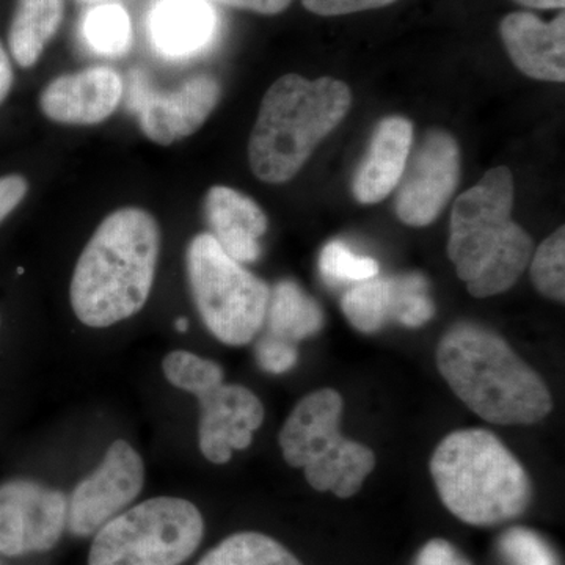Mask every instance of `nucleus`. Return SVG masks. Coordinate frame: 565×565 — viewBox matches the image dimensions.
<instances>
[{
  "label": "nucleus",
  "instance_id": "obj_23",
  "mask_svg": "<svg viewBox=\"0 0 565 565\" xmlns=\"http://www.w3.org/2000/svg\"><path fill=\"white\" fill-rule=\"evenodd\" d=\"M82 32L92 50L98 54L117 57L131 47V17L118 3H107L88 11Z\"/></svg>",
  "mask_w": 565,
  "mask_h": 565
},
{
  "label": "nucleus",
  "instance_id": "obj_30",
  "mask_svg": "<svg viewBox=\"0 0 565 565\" xmlns=\"http://www.w3.org/2000/svg\"><path fill=\"white\" fill-rule=\"evenodd\" d=\"M396 0H302L305 9L319 17H343L359 11L382 9Z\"/></svg>",
  "mask_w": 565,
  "mask_h": 565
},
{
  "label": "nucleus",
  "instance_id": "obj_25",
  "mask_svg": "<svg viewBox=\"0 0 565 565\" xmlns=\"http://www.w3.org/2000/svg\"><path fill=\"white\" fill-rule=\"evenodd\" d=\"M531 280L542 296L564 302L565 299V228L561 226L539 245L531 256Z\"/></svg>",
  "mask_w": 565,
  "mask_h": 565
},
{
  "label": "nucleus",
  "instance_id": "obj_33",
  "mask_svg": "<svg viewBox=\"0 0 565 565\" xmlns=\"http://www.w3.org/2000/svg\"><path fill=\"white\" fill-rule=\"evenodd\" d=\"M233 9L248 10L259 14H278L288 9L292 0H217Z\"/></svg>",
  "mask_w": 565,
  "mask_h": 565
},
{
  "label": "nucleus",
  "instance_id": "obj_19",
  "mask_svg": "<svg viewBox=\"0 0 565 565\" xmlns=\"http://www.w3.org/2000/svg\"><path fill=\"white\" fill-rule=\"evenodd\" d=\"M65 0H17L9 31L11 55L21 68L40 61L47 43L61 29Z\"/></svg>",
  "mask_w": 565,
  "mask_h": 565
},
{
  "label": "nucleus",
  "instance_id": "obj_2",
  "mask_svg": "<svg viewBox=\"0 0 565 565\" xmlns=\"http://www.w3.org/2000/svg\"><path fill=\"white\" fill-rule=\"evenodd\" d=\"M437 366L471 412L497 426H530L553 411V397L533 367L504 338L476 322H459L441 338Z\"/></svg>",
  "mask_w": 565,
  "mask_h": 565
},
{
  "label": "nucleus",
  "instance_id": "obj_15",
  "mask_svg": "<svg viewBox=\"0 0 565 565\" xmlns=\"http://www.w3.org/2000/svg\"><path fill=\"white\" fill-rule=\"evenodd\" d=\"M501 39L516 68L537 81H565V17L544 22L526 11L508 14Z\"/></svg>",
  "mask_w": 565,
  "mask_h": 565
},
{
  "label": "nucleus",
  "instance_id": "obj_1",
  "mask_svg": "<svg viewBox=\"0 0 565 565\" xmlns=\"http://www.w3.org/2000/svg\"><path fill=\"white\" fill-rule=\"evenodd\" d=\"M161 253V228L147 210L111 212L82 250L70 302L84 326L107 329L134 318L150 299Z\"/></svg>",
  "mask_w": 565,
  "mask_h": 565
},
{
  "label": "nucleus",
  "instance_id": "obj_32",
  "mask_svg": "<svg viewBox=\"0 0 565 565\" xmlns=\"http://www.w3.org/2000/svg\"><path fill=\"white\" fill-rule=\"evenodd\" d=\"M29 192V182L21 174L0 178V223L20 206Z\"/></svg>",
  "mask_w": 565,
  "mask_h": 565
},
{
  "label": "nucleus",
  "instance_id": "obj_12",
  "mask_svg": "<svg viewBox=\"0 0 565 565\" xmlns=\"http://www.w3.org/2000/svg\"><path fill=\"white\" fill-rule=\"evenodd\" d=\"M459 173L455 137L445 131L427 134L397 184V217L416 228L430 225L455 193Z\"/></svg>",
  "mask_w": 565,
  "mask_h": 565
},
{
  "label": "nucleus",
  "instance_id": "obj_6",
  "mask_svg": "<svg viewBox=\"0 0 565 565\" xmlns=\"http://www.w3.org/2000/svg\"><path fill=\"white\" fill-rule=\"evenodd\" d=\"M343 396L332 388L307 394L282 424L278 445L282 459L302 468L308 484L318 492L351 498L373 473V449L341 434Z\"/></svg>",
  "mask_w": 565,
  "mask_h": 565
},
{
  "label": "nucleus",
  "instance_id": "obj_17",
  "mask_svg": "<svg viewBox=\"0 0 565 565\" xmlns=\"http://www.w3.org/2000/svg\"><path fill=\"white\" fill-rule=\"evenodd\" d=\"M414 126L403 117L379 122L370 150L353 178V196L363 204L382 202L399 184L411 156Z\"/></svg>",
  "mask_w": 565,
  "mask_h": 565
},
{
  "label": "nucleus",
  "instance_id": "obj_35",
  "mask_svg": "<svg viewBox=\"0 0 565 565\" xmlns=\"http://www.w3.org/2000/svg\"><path fill=\"white\" fill-rule=\"evenodd\" d=\"M520 6L530 7V9H564L565 0H515Z\"/></svg>",
  "mask_w": 565,
  "mask_h": 565
},
{
  "label": "nucleus",
  "instance_id": "obj_24",
  "mask_svg": "<svg viewBox=\"0 0 565 565\" xmlns=\"http://www.w3.org/2000/svg\"><path fill=\"white\" fill-rule=\"evenodd\" d=\"M162 373L174 388L195 397L225 382L221 364L181 349L163 356Z\"/></svg>",
  "mask_w": 565,
  "mask_h": 565
},
{
  "label": "nucleus",
  "instance_id": "obj_16",
  "mask_svg": "<svg viewBox=\"0 0 565 565\" xmlns=\"http://www.w3.org/2000/svg\"><path fill=\"white\" fill-rule=\"evenodd\" d=\"M204 212L212 236L230 258L241 264L259 258L269 222L255 200L236 189L214 185L204 199Z\"/></svg>",
  "mask_w": 565,
  "mask_h": 565
},
{
  "label": "nucleus",
  "instance_id": "obj_9",
  "mask_svg": "<svg viewBox=\"0 0 565 565\" xmlns=\"http://www.w3.org/2000/svg\"><path fill=\"white\" fill-rule=\"evenodd\" d=\"M68 522V498L35 479L0 484V555L21 557L50 552Z\"/></svg>",
  "mask_w": 565,
  "mask_h": 565
},
{
  "label": "nucleus",
  "instance_id": "obj_27",
  "mask_svg": "<svg viewBox=\"0 0 565 565\" xmlns=\"http://www.w3.org/2000/svg\"><path fill=\"white\" fill-rule=\"evenodd\" d=\"M396 316L394 322L418 329L434 318L435 307L429 296V282L422 274L396 275Z\"/></svg>",
  "mask_w": 565,
  "mask_h": 565
},
{
  "label": "nucleus",
  "instance_id": "obj_11",
  "mask_svg": "<svg viewBox=\"0 0 565 565\" xmlns=\"http://www.w3.org/2000/svg\"><path fill=\"white\" fill-rule=\"evenodd\" d=\"M221 82L207 74L191 77L177 90L151 88L141 71L129 79L128 107L141 132L154 143L169 147L199 131L221 102Z\"/></svg>",
  "mask_w": 565,
  "mask_h": 565
},
{
  "label": "nucleus",
  "instance_id": "obj_3",
  "mask_svg": "<svg viewBox=\"0 0 565 565\" xmlns=\"http://www.w3.org/2000/svg\"><path fill=\"white\" fill-rule=\"evenodd\" d=\"M512 204L511 170L497 167L463 192L452 210L448 256L478 299L509 291L533 256V239L512 221Z\"/></svg>",
  "mask_w": 565,
  "mask_h": 565
},
{
  "label": "nucleus",
  "instance_id": "obj_10",
  "mask_svg": "<svg viewBox=\"0 0 565 565\" xmlns=\"http://www.w3.org/2000/svg\"><path fill=\"white\" fill-rule=\"evenodd\" d=\"M145 486V462L129 441H111L95 471L68 498L70 533L95 535L107 522L131 508Z\"/></svg>",
  "mask_w": 565,
  "mask_h": 565
},
{
  "label": "nucleus",
  "instance_id": "obj_8",
  "mask_svg": "<svg viewBox=\"0 0 565 565\" xmlns=\"http://www.w3.org/2000/svg\"><path fill=\"white\" fill-rule=\"evenodd\" d=\"M203 537L204 519L192 501L150 498L126 509L95 534L88 565H181Z\"/></svg>",
  "mask_w": 565,
  "mask_h": 565
},
{
  "label": "nucleus",
  "instance_id": "obj_34",
  "mask_svg": "<svg viewBox=\"0 0 565 565\" xmlns=\"http://www.w3.org/2000/svg\"><path fill=\"white\" fill-rule=\"evenodd\" d=\"M11 87H13V68H11L9 54L3 50L2 41H0V106L10 95Z\"/></svg>",
  "mask_w": 565,
  "mask_h": 565
},
{
  "label": "nucleus",
  "instance_id": "obj_5",
  "mask_svg": "<svg viewBox=\"0 0 565 565\" xmlns=\"http://www.w3.org/2000/svg\"><path fill=\"white\" fill-rule=\"evenodd\" d=\"M351 103L348 85L333 77L281 76L264 95L253 126L248 141L252 172L269 184L292 180L348 115Z\"/></svg>",
  "mask_w": 565,
  "mask_h": 565
},
{
  "label": "nucleus",
  "instance_id": "obj_36",
  "mask_svg": "<svg viewBox=\"0 0 565 565\" xmlns=\"http://www.w3.org/2000/svg\"><path fill=\"white\" fill-rule=\"evenodd\" d=\"M174 327H177L178 332H188L189 321L185 318H180L174 322Z\"/></svg>",
  "mask_w": 565,
  "mask_h": 565
},
{
  "label": "nucleus",
  "instance_id": "obj_38",
  "mask_svg": "<svg viewBox=\"0 0 565 565\" xmlns=\"http://www.w3.org/2000/svg\"><path fill=\"white\" fill-rule=\"evenodd\" d=\"M0 565H3L2 563H0Z\"/></svg>",
  "mask_w": 565,
  "mask_h": 565
},
{
  "label": "nucleus",
  "instance_id": "obj_7",
  "mask_svg": "<svg viewBox=\"0 0 565 565\" xmlns=\"http://www.w3.org/2000/svg\"><path fill=\"white\" fill-rule=\"evenodd\" d=\"M189 286L200 318L221 343L250 344L266 323L270 288L234 262L211 233H200L185 252Z\"/></svg>",
  "mask_w": 565,
  "mask_h": 565
},
{
  "label": "nucleus",
  "instance_id": "obj_14",
  "mask_svg": "<svg viewBox=\"0 0 565 565\" xmlns=\"http://www.w3.org/2000/svg\"><path fill=\"white\" fill-rule=\"evenodd\" d=\"M122 95L125 85L117 71L90 66L50 82L41 93L40 109L61 125H99L117 110Z\"/></svg>",
  "mask_w": 565,
  "mask_h": 565
},
{
  "label": "nucleus",
  "instance_id": "obj_29",
  "mask_svg": "<svg viewBox=\"0 0 565 565\" xmlns=\"http://www.w3.org/2000/svg\"><path fill=\"white\" fill-rule=\"evenodd\" d=\"M256 362L266 373L280 375L291 371L299 360L297 344L266 333L255 348Z\"/></svg>",
  "mask_w": 565,
  "mask_h": 565
},
{
  "label": "nucleus",
  "instance_id": "obj_21",
  "mask_svg": "<svg viewBox=\"0 0 565 565\" xmlns=\"http://www.w3.org/2000/svg\"><path fill=\"white\" fill-rule=\"evenodd\" d=\"M348 321L362 333H375L394 321L396 292L393 277H374L356 282L341 302Z\"/></svg>",
  "mask_w": 565,
  "mask_h": 565
},
{
  "label": "nucleus",
  "instance_id": "obj_31",
  "mask_svg": "<svg viewBox=\"0 0 565 565\" xmlns=\"http://www.w3.org/2000/svg\"><path fill=\"white\" fill-rule=\"evenodd\" d=\"M415 565H471L451 542L434 539L419 550Z\"/></svg>",
  "mask_w": 565,
  "mask_h": 565
},
{
  "label": "nucleus",
  "instance_id": "obj_20",
  "mask_svg": "<svg viewBox=\"0 0 565 565\" xmlns=\"http://www.w3.org/2000/svg\"><path fill=\"white\" fill-rule=\"evenodd\" d=\"M267 333L299 344L322 329L321 307L296 281L282 280L270 289Z\"/></svg>",
  "mask_w": 565,
  "mask_h": 565
},
{
  "label": "nucleus",
  "instance_id": "obj_18",
  "mask_svg": "<svg viewBox=\"0 0 565 565\" xmlns=\"http://www.w3.org/2000/svg\"><path fill=\"white\" fill-rule=\"evenodd\" d=\"M217 25V13L207 0H156L148 17L152 46L167 57L203 51Z\"/></svg>",
  "mask_w": 565,
  "mask_h": 565
},
{
  "label": "nucleus",
  "instance_id": "obj_4",
  "mask_svg": "<svg viewBox=\"0 0 565 565\" xmlns=\"http://www.w3.org/2000/svg\"><path fill=\"white\" fill-rule=\"evenodd\" d=\"M429 467L445 508L468 525H503L525 514L533 501L525 467L490 430L449 434Z\"/></svg>",
  "mask_w": 565,
  "mask_h": 565
},
{
  "label": "nucleus",
  "instance_id": "obj_26",
  "mask_svg": "<svg viewBox=\"0 0 565 565\" xmlns=\"http://www.w3.org/2000/svg\"><path fill=\"white\" fill-rule=\"evenodd\" d=\"M319 270L330 285L360 282L377 277L381 267L370 256L356 255L348 244L332 241L322 248Z\"/></svg>",
  "mask_w": 565,
  "mask_h": 565
},
{
  "label": "nucleus",
  "instance_id": "obj_37",
  "mask_svg": "<svg viewBox=\"0 0 565 565\" xmlns=\"http://www.w3.org/2000/svg\"><path fill=\"white\" fill-rule=\"evenodd\" d=\"M0 323H2V318H0Z\"/></svg>",
  "mask_w": 565,
  "mask_h": 565
},
{
  "label": "nucleus",
  "instance_id": "obj_13",
  "mask_svg": "<svg viewBox=\"0 0 565 565\" xmlns=\"http://www.w3.org/2000/svg\"><path fill=\"white\" fill-rule=\"evenodd\" d=\"M196 401L200 451L214 465L230 462L234 451L247 449L266 416L262 399L243 385L223 382L196 396Z\"/></svg>",
  "mask_w": 565,
  "mask_h": 565
},
{
  "label": "nucleus",
  "instance_id": "obj_22",
  "mask_svg": "<svg viewBox=\"0 0 565 565\" xmlns=\"http://www.w3.org/2000/svg\"><path fill=\"white\" fill-rule=\"evenodd\" d=\"M196 565H303L280 542L256 531L226 537Z\"/></svg>",
  "mask_w": 565,
  "mask_h": 565
},
{
  "label": "nucleus",
  "instance_id": "obj_28",
  "mask_svg": "<svg viewBox=\"0 0 565 565\" xmlns=\"http://www.w3.org/2000/svg\"><path fill=\"white\" fill-rule=\"evenodd\" d=\"M497 548L505 565H559L555 550L541 534L527 527L504 531Z\"/></svg>",
  "mask_w": 565,
  "mask_h": 565
}]
</instances>
